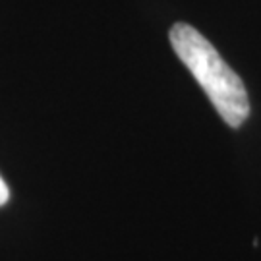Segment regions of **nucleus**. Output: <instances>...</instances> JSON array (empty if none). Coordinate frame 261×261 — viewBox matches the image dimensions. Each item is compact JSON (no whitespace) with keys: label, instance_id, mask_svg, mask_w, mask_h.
I'll use <instances>...</instances> for the list:
<instances>
[{"label":"nucleus","instance_id":"nucleus-1","mask_svg":"<svg viewBox=\"0 0 261 261\" xmlns=\"http://www.w3.org/2000/svg\"><path fill=\"white\" fill-rule=\"evenodd\" d=\"M168 39L178 58L201 85L221 118L230 128H240L250 114V97L236 72L224 62L209 39L188 23H174Z\"/></svg>","mask_w":261,"mask_h":261},{"label":"nucleus","instance_id":"nucleus-2","mask_svg":"<svg viewBox=\"0 0 261 261\" xmlns=\"http://www.w3.org/2000/svg\"><path fill=\"white\" fill-rule=\"evenodd\" d=\"M8 199H10V190H8V186L4 184V180L0 178V205H4Z\"/></svg>","mask_w":261,"mask_h":261}]
</instances>
